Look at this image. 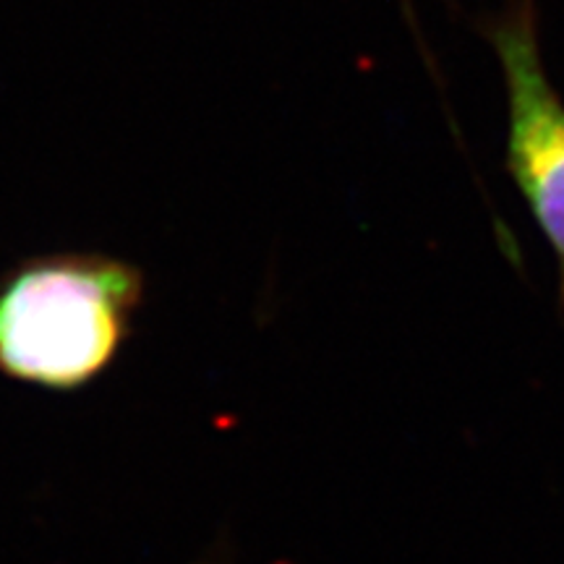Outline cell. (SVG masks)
Wrapping results in <instances>:
<instances>
[{"mask_svg": "<svg viewBox=\"0 0 564 564\" xmlns=\"http://www.w3.org/2000/svg\"><path fill=\"white\" fill-rule=\"evenodd\" d=\"M141 274L100 253H55L0 282V371L42 387H79L121 348Z\"/></svg>", "mask_w": 564, "mask_h": 564, "instance_id": "6da1fadb", "label": "cell"}, {"mask_svg": "<svg viewBox=\"0 0 564 564\" xmlns=\"http://www.w3.org/2000/svg\"><path fill=\"white\" fill-rule=\"evenodd\" d=\"M481 34L497 53L505 79L507 173L554 251L564 308V100L541 58L535 3L512 0L484 21Z\"/></svg>", "mask_w": 564, "mask_h": 564, "instance_id": "7a4b0ae2", "label": "cell"}, {"mask_svg": "<svg viewBox=\"0 0 564 564\" xmlns=\"http://www.w3.org/2000/svg\"><path fill=\"white\" fill-rule=\"evenodd\" d=\"M400 3H403V11H405V17H408V24L415 26V17H413V0H400Z\"/></svg>", "mask_w": 564, "mask_h": 564, "instance_id": "3957f363", "label": "cell"}]
</instances>
